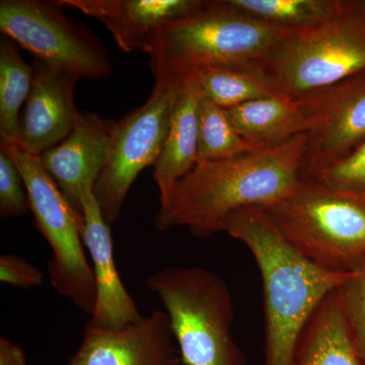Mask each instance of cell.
<instances>
[{"label": "cell", "mask_w": 365, "mask_h": 365, "mask_svg": "<svg viewBox=\"0 0 365 365\" xmlns=\"http://www.w3.org/2000/svg\"><path fill=\"white\" fill-rule=\"evenodd\" d=\"M146 283L169 317L182 364L248 365L232 334L235 307L227 281L207 269L169 267Z\"/></svg>", "instance_id": "8992f818"}, {"label": "cell", "mask_w": 365, "mask_h": 365, "mask_svg": "<svg viewBox=\"0 0 365 365\" xmlns=\"http://www.w3.org/2000/svg\"><path fill=\"white\" fill-rule=\"evenodd\" d=\"M61 9L57 1L1 0L0 31L42 63L78 78H107L112 71L107 50Z\"/></svg>", "instance_id": "ba28073f"}, {"label": "cell", "mask_w": 365, "mask_h": 365, "mask_svg": "<svg viewBox=\"0 0 365 365\" xmlns=\"http://www.w3.org/2000/svg\"><path fill=\"white\" fill-rule=\"evenodd\" d=\"M225 111L237 133L256 150L279 145L307 132L299 106L280 96L257 98Z\"/></svg>", "instance_id": "e0dca14e"}, {"label": "cell", "mask_w": 365, "mask_h": 365, "mask_svg": "<svg viewBox=\"0 0 365 365\" xmlns=\"http://www.w3.org/2000/svg\"><path fill=\"white\" fill-rule=\"evenodd\" d=\"M0 365H29L20 346L6 338H0Z\"/></svg>", "instance_id": "4316f807"}, {"label": "cell", "mask_w": 365, "mask_h": 365, "mask_svg": "<svg viewBox=\"0 0 365 365\" xmlns=\"http://www.w3.org/2000/svg\"><path fill=\"white\" fill-rule=\"evenodd\" d=\"M155 79L148 101L117 122L109 162L93 186V194L109 225L121 215L138 175L150 165L155 167L167 139L176 76Z\"/></svg>", "instance_id": "9c48e42d"}, {"label": "cell", "mask_w": 365, "mask_h": 365, "mask_svg": "<svg viewBox=\"0 0 365 365\" xmlns=\"http://www.w3.org/2000/svg\"><path fill=\"white\" fill-rule=\"evenodd\" d=\"M307 146L302 134L273 148L199 163L160 204L155 227H186L209 237L222 232L225 218L237 209L279 202L302 181Z\"/></svg>", "instance_id": "6da1fadb"}, {"label": "cell", "mask_w": 365, "mask_h": 365, "mask_svg": "<svg viewBox=\"0 0 365 365\" xmlns=\"http://www.w3.org/2000/svg\"><path fill=\"white\" fill-rule=\"evenodd\" d=\"M257 150L235 130L227 111L202 98L199 115V163L213 162Z\"/></svg>", "instance_id": "44dd1931"}, {"label": "cell", "mask_w": 365, "mask_h": 365, "mask_svg": "<svg viewBox=\"0 0 365 365\" xmlns=\"http://www.w3.org/2000/svg\"><path fill=\"white\" fill-rule=\"evenodd\" d=\"M0 150L6 151L20 170L36 227L51 249L48 271L52 287L91 316L97 290L83 241V215L72 207L40 157L26 153L16 144L0 143Z\"/></svg>", "instance_id": "52a82bcc"}, {"label": "cell", "mask_w": 365, "mask_h": 365, "mask_svg": "<svg viewBox=\"0 0 365 365\" xmlns=\"http://www.w3.org/2000/svg\"><path fill=\"white\" fill-rule=\"evenodd\" d=\"M263 208L288 244L319 267L349 273L364 261V196L302 178L287 198Z\"/></svg>", "instance_id": "5b68a950"}, {"label": "cell", "mask_w": 365, "mask_h": 365, "mask_svg": "<svg viewBox=\"0 0 365 365\" xmlns=\"http://www.w3.org/2000/svg\"><path fill=\"white\" fill-rule=\"evenodd\" d=\"M0 281L11 287L28 289L42 285L44 275L39 268L23 257L6 254L0 257Z\"/></svg>", "instance_id": "484cf974"}, {"label": "cell", "mask_w": 365, "mask_h": 365, "mask_svg": "<svg viewBox=\"0 0 365 365\" xmlns=\"http://www.w3.org/2000/svg\"><path fill=\"white\" fill-rule=\"evenodd\" d=\"M360 267H364L365 268V259H364V261L362 262L361 265H360Z\"/></svg>", "instance_id": "83f0119b"}, {"label": "cell", "mask_w": 365, "mask_h": 365, "mask_svg": "<svg viewBox=\"0 0 365 365\" xmlns=\"http://www.w3.org/2000/svg\"><path fill=\"white\" fill-rule=\"evenodd\" d=\"M338 292L353 344L365 365V268L353 271Z\"/></svg>", "instance_id": "603a6c76"}, {"label": "cell", "mask_w": 365, "mask_h": 365, "mask_svg": "<svg viewBox=\"0 0 365 365\" xmlns=\"http://www.w3.org/2000/svg\"><path fill=\"white\" fill-rule=\"evenodd\" d=\"M242 14L256 20L300 29L323 19L332 7L333 0H228Z\"/></svg>", "instance_id": "7402d4cb"}, {"label": "cell", "mask_w": 365, "mask_h": 365, "mask_svg": "<svg viewBox=\"0 0 365 365\" xmlns=\"http://www.w3.org/2000/svg\"><path fill=\"white\" fill-rule=\"evenodd\" d=\"M202 93L192 73L177 74L169 130L153 167V180L165 202L178 182L197 165L199 115Z\"/></svg>", "instance_id": "2e32d148"}, {"label": "cell", "mask_w": 365, "mask_h": 365, "mask_svg": "<svg viewBox=\"0 0 365 365\" xmlns=\"http://www.w3.org/2000/svg\"><path fill=\"white\" fill-rule=\"evenodd\" d=\"M307 122L302 178L316 176L365 141V71L295 101Z\"/></svg>", "instance_id": "30bf717a"}, {"label": "cell", "mask_w": 365, "mask_h": 365, "mask_svg": "<svg viewBox=\"0 0 365 365\" xmlns=\"http://www.w3.org/2000/svg\"><path fill=\"white\" fill-rule=\"evenodd\" d=\"M288 100L365 71V0H333L321 20L297 29L256 66Z\"/></svg>", "instance_id": "277c9868"}, {"label": "cell", "mask_w": 365, "mask_h": 365, "mask_svg": "<svg viewBox=\"0 0 365 365\" xmlns=\"http://www.w3.org/2000/svg\"><path fill=\"white\" fill-rule=\"evenodd\" d=\"M222 232L250 250L260 270L265 314L263 365H295L309 321L352 272H333L307 260L288 244L261 206L230 213Z\"/></svg>", "instance_id": "7a4b0ae2"}, {"label": "cell", "mask_w": 365, "mask_h": 365, "mask_svg": "<svg viewBox=\"0 0 365 365\" xmlns=\"http://www.w3.org/2000/svg\"><path fill=\"white\" fill-rule=\"evenodd\" d=\"M170 319L153 311L139 323L120 330L86 325L83 341L67 365H179Z\"/></svg>", "instance_id": "8fae6325"}, {"label": "cell", "mask_w": 365, "mask_h": 365, "mask_svg": "<svg viewBox=\"0 0 365 365\" xmlns=\"http://www.w3.org/2000/svg\"><path fill=\"white\" fill-rule=\"evenodd\" d=\"M309 178L334 189L365 197V141L344 160Z\"/></svg>", "instance_id": "d4e9b609"}, {"label": "cell", "mask_w": 365, "mask_h": 365, "mask_svg": "<svg viewBox=\"0 0 365 365\" xmlns=\"http://www.w3.org/2000/svg\"><path fill=\"white\" fill-rule=\"evenodd\" d=\"M29 210L30 201L20 170L13 158L0 150V215L21 217Z\"/></svg>", "instance_id": "cb8c5ba5"}, {"label": "cell", "mask_w": 365, "mask_h": 365, "mask_svg": "<svg viewBox=\"0 0 365 365\" xmlns=\"http://www.w3.org/2000/svg\"><path fill=\"white\" fill-rule=\"evenodd\" d=\"M117 122L79 111L69 135L41 155V162L72 207L81 212V196L95 186L111 155Z\"/></svg>", "instance_id": "7c38bea8"}, {"label": "cell", "mask_w": 365, "mask_h": 365, "mask_svg": "<svg viewBox=\"0 0 365 365\" xmlns=\"http://www.w3.org/2000/svg\"><path fill=\"white\" fill-rule=\"evenodd\" d=\"M33 78V67L29 66L23 58L16 43L4 36L0 41L1 143H18L23 114L21 109L32 90Z\"/></svg>", "instance_id": "d6986e66"}, {"label": "cell", "mask_w": 365, "mask_h": 365, "mask_svg": "<svg viewBox=\"0 0 365 365\" xmlns=\"http://www.w3.org/2000/svg\"><path fill=\"white\" fill-rule=\"evenodd\" d=\"M295 365H364L353 344L338 288L324 299L309 321Z\"/></svg>", "instance_id": "ac0fdd59"}, {"label": "cell", "mask_w": 365, "mask_h": 365, "mask_svg": "<svg viewBox=\"0 0 365 365\" xmlns=\"http://www.w3.org/2000/svg\"><path fill=\"white\" fill-rule=\"evenodd\" d=\"M32 90L21 117L16 145L41 157L69 135L79 111L74 102L78 79L35 60Z\"/></svg>", "instance_id": "4fadbf2b"}, {"label": "cell", "mask_w": 365, "mask_h": 365, "mask_svg": "<svg viewBox=\"0 0 365 365\" xmlns=\"http://www.w3.org/2000/svg\"><path fill=\"white\" fill-rule=\"evenodd\" d=\"M294 30L251 18L228 0H201L158 29L148 53L150 69L155 78L209 66L256 67Z\"/></svg>", "instance_id": "3957f363"}, {"label": "cell", "mask_w": 365, "mask_h": 365, "mask_svg": "<svg viewBox=\"0 0 365 365\" xmlns=\"http://www.w3.org/2000/svg\"><path fill=\"white\" fill-rule=\"evenodd\" d=\"M81 203L83 241L93 262L91 268L97 290L95 309L88 322L105 330H120L139 323L145 317L139 312L118 272L111 230L93 194V187L86 190Z\"/></svg>", "instance_id": "5bb4252c"}, {"label": "cell", "mask_w": 365, "mask_h": 365, "mask_svg": "<svg viewBox=\"0 0 365 365\" xmlns=\"http://www.w3.org/2000/svg\"><path fill=\"white\" fill-rule=\"evenodd\" d=\"M201 0H57L60 6L96 19L124 52L148 55L155 34L165 21L193 11Z\"/></svg>", "instance_id": "9a60e30c"}, {"label": "cell", "mask_w": 365, "mask_h": 365, "mask_svg": "<svg viewBox=\"0 0 365 365\" xmlns=\"http://www.w3.org/2000/svg\"><path fill=\"white\" fill-rule=\"evenodd\" d=\"M192 74L202 97L222 109L277 96L257 67L209 66L197 69Z\"/></svg>", "instance_id": "ffe728a7"}]
</instances>
